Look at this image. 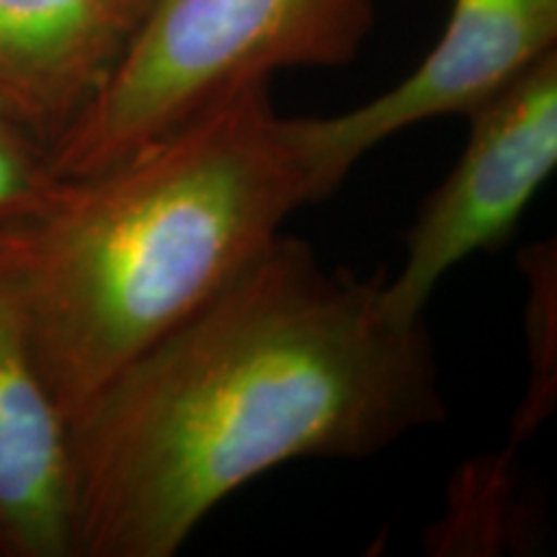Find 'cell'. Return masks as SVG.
I'll list each match as a JSON object with an SVG mask.
<instances>
[{"label": "cell", "mask_w": 557, "mask_h": 557, "mask_svg": "<svg viewBox=\"0 0 557 557\" xmlns=\"http://www.w3.org/2000/svg\"><path fill=\"white\" fill-rule=\"evenodd\" d=\"M54 181L47 150L0 109V220L37 205Z\"/></svg>", "instance_id": "cell-10"}, {"label": "cell", "mask_w": 557, "mask_h": 557, "mask_svg": "<svg viewBox=\"0 0 557 557\" xmlns=\"http://www.w3.org/2000/svg\"><path fill=\"white\" fill-rule=\"evenodd\" d=\"M372 21L374 0H150L120 67L47 165L86 176L284 70L346 65Z\"/></svg>", "instance_id": "cell-3"}, {"label": "cell", "mask_w": 557, "mask_h": 557, "mask_svg": "<svg viewBox=\"0 0 557 557\" xmlns=\"http://www.w3.org/2000/svg\"><path fill=\"white\" fill-rule=\"evenodd\" d=\"M470 137L449 176L423 199L406 259L382 278L395 323H421L451 269L508 240L557 165V50L472 111Z\"/></svg>", "instance_id": "cell-4"}, {"label": "cell", "mask_w": 557, "mask_h": 557, "mask_svg": "<svg viewBox=\"0 0 557 557\" xmlns=\"http://www.w3.org/2000/svg\"><path fill=\"white\" fill-rule=\"evenodd\" d=\"M278 235L67 418L75 557H171L297 459H367L449 418L426 320Z\"/></svg>", "instance_id": "cell-1"}, {"label": "cell", "mask_w": 557, "mask_h": 557, "mask_svg": "<svg viewBox=\"0 0 557 557\" xmlns=\"http://www.w3.org/2000/svg\"><path fill=\"white\" fill-rule=\"evenodd\" d=\"M150 0H0V109L50 150L135 41Z\"/></svg>", "instance_id": "cell-6"}, {"label": "cell", "mask_w": 557, "mask_h": 557, "mask_svg": "<svg viewBox=\"0 0 557 557\" xmlns=\"http://www.w3.org/2000/svg\"><path fill=\"white\" fill-rule=\"evenodd\" d=\"M527 302V389L511 418L508 447L517 449L545 426L557 406V250L555 240H540L521 250Z\"/></svg>", "instance_id": "cell-9"}, {"label": "cell", "mask_w": 557, "mask_h": 557, "mask_svg": "<svg viewBox=\"0 0 557 557\" xmlns=\"http://www.w3.org/2000/svg\"><path fill=\"white\" fill-rule=\"evenodd\" d=\"M517 449L485 455L459 468L449 483L447 511L429 529L436 555H496L517 542Z\"/></svg>", "instance_id": "cell-8"}, {"label": "cell", "mask_w": 557, "mask_h": 557, "mask_svg": "<svg viewBox=\"0 0 557 557\" xmlns=\"http://www.w3.org/2000/svg\"><path fill=\"white\" fill-rule=\"evenodd\" d=\"M0 557H75L67 421L0 289Z\"/></svg>", "instance_id": "cell-7"}, {"label": "cell", "mask_w": 557, "mask_h": 557, "mask_svg": "<svg viewBox=\"0 0 557 557\" xmlns=\"http://www.w3.org/2000/svg\"><path fill=\"white\" fill-rule=\"evenodd\" d=\"M557 45V0H451L442 37L408 78L357 109L305 116L323 199L398 132L470 116Z\"/></svg>", "instance_id": "cell-5"}, {"label": "cell", "mask_w": 557, "mask_h": 557, "mask_svg": "<svg viewBox=\"0 0 557 557\" xmlns=\"http://www.w3.org/2000/svg\"><path fill=\"white\" fill-rule=\"evenodd\" d=\"M315 201L305 116L259 83L0 220V289L65 421Z\"/></svg>", "instance_id": "cell-2"}]
</instances>
